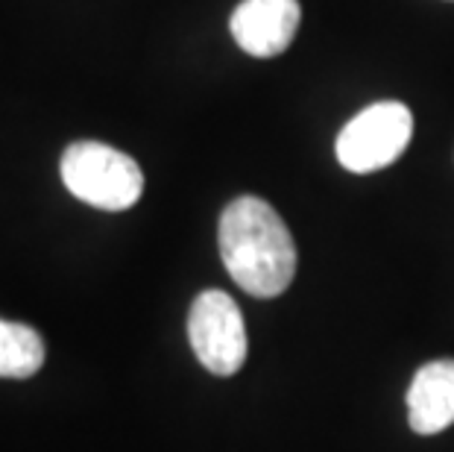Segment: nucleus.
<instances>
[{"label": "nucleus", "mask_w": 454, "mask_h": 452, "mask_svg": "<svg viewBox=\"0 0 454 452\" xmlns=\"http://www.w3.org/2000/svg\"><path fill=\"white\" fill-rule=\"evenodd\" d=\"M229 276L247 294L278 297L296 274V244L278 211L258 197H238L223 209L217 229Z\"/></svg>", "instance_id": "f257e3e1"}, {"label": "nucleus", "mask_w": 454, "mask_h": 452, "mask_svg": "<svg viewBox=\"0 0 454 452\" xmlns=\"http://www.w3.org/2000/svg\"><path fill=\"white\" fill-rule=\"evenodd\" d=\"M59 174L76 200L103 211L132 209L144 194L138 162L103 141H74L62 153Z\"/></svg>", "instance_id": "f03ea898"}, {"label": "nucleus", "mask_w": 454, "mask_h": 452, "mask_svg": "<svg viewBox=\"0 0 454 452\" xmlns=\"http://www.w3.org/2000/svg\"><path fill=\"white\" fill-rule=\"evenodd\" d=\"M413 136V115L404 103L384 100L366 106L337 136V162L352 174H372L393 165L408 150Z\"/></svg>", "instance_id": "7ed1b4c3"}, {"label": "nucleus", "mask_w": 454, "mask_h": 452, "mask_svg": "<svg viewBox=\"0 0 454 452\" xmlns=\"http://www.w3.org/2000/svg\"><path fill=\"white\" fill-rule=\"evenodd\" d=\"M188 341L208 373H238L247 361V326L238 303L226 291H202L188 314Z\"/></svg>", "instance_id": "20e7f679"}, {"label": "nucleus", "mask_w": 454, "mask_h": 452, "mask_svg": "<svg viewBox=\"0 0 454 452\" xmlns=\"http://www.w3.org/2000/svg\"><path fill=\"white\" fill-rule=\"evenodd\" d=\"M299 0H244L231 12V36L238 47L258 59H270L291 47L299 30Z\"/></svg>", "instance_id": "39448f33"}, {"label": "nucleus", "mask_w": 454, "mask_h": 452, "mask_svg": "<svg viewBox=\"0 0 454 452\" xmlns=\"http://www.w3.org/2000/svg\"><path fill=\"white\" fill-rule=\"evenodd\" d=\"M408 417L417 435H437L454 423V361L440 359L417 370L408 388Z\"/></svg>", "instance_id": "423d86ee"}, {"label": "nucleus", "mask_w": 454, "mask_h": 452, "mask_svg": "<svg viewBox=\"0 0 454 452\" xmlns=\"http://www.w3.org/2000/svg\"><path fill=\"white\" fill-rule=\"evenodd\" d=\"M44 364V344L33 326L0 321V379H30Z\"/></svg>", "instance_id": "0eeeda50"}]
</instances>
